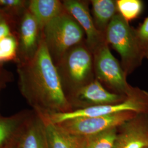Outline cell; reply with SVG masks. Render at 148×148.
<instances>
[{
  "instance_id": "6da1fadb",
  "label": "cell",
  "mask_w": 148,
  "mask_h": 148,
  "mask_svg": "<svg viewBox=\"0 0 148 148\" xmlns=\"http://www.w3.org/2000/svg\"><path fill=\"white\" fill-rule=\"evenodd\" d=\"M17 71L21 95L34 111L47 114L73 111L42 35L34 57L18 63Z\"/></svg>"
},
{
  "instance_id": "7a4b0ae2",
  "label": "cell",
  "mask_w": 148,
  "mask_h": 148,
  "mask_svg": "<svg viewBox=\"0 0 148 148\" xmlns=\"http://www.w3.org/2000/svg\"><path fill=\"white\" fill-rule=\"evenodd\" d=\"M56 66L67 99L95 79L93 53L86 40L70 48Z\"/></svg>"
},
{
  "instance_id": "3957f363",
  "label": "cell",
  "mask_w": 148,
  "mask_h": 148,
  "mask_svg": "<svg viewBox=\"0 0 148 148\" xmlns=\"http://www.w3.org/2000/svg\"><path fill=\"white\" fill-rule=\"evenodd\" d=\"M106 39L121 57V66L127 76L139 67L144 58V46L131 27L120 14H116L109 24Z\"/></svg>"
},
{
  "instance_id": "277c9868",
  "label": "cell",
  "mask_w": 148,
  "mask_h": 148,
  "mask_svg": "<svg viewBox=\"0 0 148 148\" xmlns=\"http://www.w3.org/2000/svg\"><path fill=\"white\" fill-rule=\"evenodd\" d=\"M42 35L55 65L70 48L86 40L83 29L65 8L44 27Z\"/></svg>"
},
{
  "instance_id": "5b68a950",
  "label": "cell",
  "mask_w": 148,
  "mask_h": 148,
  "mask_svg": "<svg viewBox=\"0 0 148 148\" xmlns=\"http://www.w3.org/2000/svg\"><path fill=\"white\" fill-rule=\"evenodd\" d=\"M93 56L95 79L111 92L126 96L132 94L136 87L128 83L127 75L107 42L95 49Z\"/></svg>"
},
{
  "instance_id": "8992f818",
  "label": "cell",
  "mask_w": 148,
  "mask_h": 148,
  "mask_svg": "<svg viewBox=\"0 0 148 148\" xmlns=\"http://www.w3.org/2000/svg\"><path fill=\"white\" fill-rule=\"evenodd\" d=\"M123 111H133L137 114L148 112V92L136 87L132 94L121 103L48 115L52 121L59 123L76 118L105 116Z\"/></svg>"
},
{
  "instance_id": "52a82bcc",
  "label": "cell",
  "mask_w": 148,
  "mask_h": 148,
  "mask_svg": "<svg viewBox=\"0 0 148 148\" xmlns=\"http://www.w3.org/2000/svg\"><path fill=\"white\" fill-rule=\"evenodd\" d=\"M136 114L133 111H123L105 116L76 118L57 124L73 136L86 138L117 128Z\"/></svg>"
},
{
  "instance_id": "ba28073f",
  "label": "cell",
  "mask_w": 148,
  "mask_h": 148,
  "mask_svg": "<svg viewBox=\"0 0 148 148\" xmlns=\"http://www.w3.org/2000/svg\"><path fill=\"white\" fill-rule=\"evenodd\" d=\"M127 97L111 92L95 79L69 96L68 100L73 110H75L97 106L116 104L125 101Z\"/></svg>"
},
{
  "instance_id": "9c48e42d",
  "label": "cell",
  "mask_w": 148,
  "mask_h": 148,
  "mask_svg": "<svg viewBox=\"0 0 148 148\" xmlns=\"http://www.w3.org/2000/svg\"><path fill=\"white\" fill-rule=\"evenodd\" d=\"M117 128L113 148H148V112L136 114Z\"/></svg>"
},
{
  "instance_id": "30bf717a",
  "label": "cell",
  "mask_w": 148,
  "mask_h": 148,
  "mask_svg": "<svg viewBox=\"0 0 148 148\" xmlns=\"http://www.w3.org/2000/svg\"><path fill=\"white\" fill-rule=\"evenodd\" d=\"M65 10L78 23L85 32L86 43L90 51L93 52L106 42V35L96 28L89 9L88 1L64 0Z\"/></svg>"
},
{
  "instance_id": "8fae6325",
  "label": "cell",
  "mask_w": 148,
  "mask_h": 148,
  "mask_svg": "<svg viewBox=\"0 0 148 148\" xmlns=\"http://www.w3.org/2000/svg\"><path fill=\"white\" fill-rule=\"evenodd\" d=\"M42 31L36 19L27 10L21 16L18 36V62L32 58L39 47Z\"/></svg>"
},
{
  "instance_id": "7c38bea8",
  "label": "cell",
  "mask_w": 148,
  "mask_h": 148,
  "mask_svg": "<svg viewBox=\"0 0 148 148\" xmlns=\"http://www.w3.org/2000/svg\"><path fill=\"white\" fill-rule=\"evenodd\" d=\"M18 148H50L42 117L32 110L16 144Z\"/></svg>"
},
{
  "instance_id": "4fadbf2b",
  "label": "cell",
  "mask_w": 148,
  "mask_h": 148,
  "mask_svg": "<svg viewBox=\"0 0 148 148\" xmlns=\"http://www.w3.org/2000/svg\"><path fill=\"white\" fill-rule=\"evenodd\" d=\"M32 112L24 110L10 116L0 115V148H11L16 145Z\"/></svg>"
},
{
  "instance_id": "5bb4252c",
  "label": "cell",
  "mask_w": 148,
  "mask_h": 148,
  "mask_svg": "<svg viewBox=\"0 0 148 148\" xmlns=\"http://www.w3.org/2000/svg\"><path fill=\"white\" fill-rule=\"evenodd\" d=\"M45 124L50 148H82L83 138L77 137L52 121L47 114L38 113Z\"/></svg>"
},
{
  "instance_id": "9a60e30c",
  "label": "cell",
  "mask_w": 148,
  "mask_h": 148,
  "mask_svg": "<svg viewBox=\"0 0 148 148\" xmlns=\"http://www.w3.org/2000/svg\"><path fill=\"white\" fill-rule=\"evenodd\" d=\"M64 10L63 2L59 0H31L27 5V10L36 19L41 31Z\"/></svg>"
},
{
  "instance_id": "2e32d148",
  "label": "cell",
  "mask_w": 148,
  "mask_h": 148,
  "mask_svg": "<svg viewBox=\"0 0 148 148\" xmlns=\"http://www.w3.org/2000/svg\"><path fill=\"white\" fill-rule=\"evenodd\" d=\"M92 18L97 30L104 35L112 19L118 13L116 1L92 0Z\"/></svg>"
},
{
  "instance_id": "e0dca14e",
  "label": "cell",
  "mask_w": 148,
  "mask_h": 148,
  "mask_svg": "<svg viewBox=\"0 0 148 148\" xmlns=\"http://www.w3.org/2000/svg\"><path fill=\"white\" fill-rule=\"evenodd\" d=\"M117 128L83 138L82 148H113L116 137Z\"/></svg>"
},
{
  "instance_id": "ac0fdd59",
  "label": "cell",
  "mask_w": 148,
  "mask_h": 148,
  "mask_svg": "<svg viewBox=\"0 0 148 148\" xmlns=\"http://www.w3.org/2000/svg\"><path fill=\"white\" fill-rule=\"evenodd\" d=\"M116 5L118 13L128 23L137 18L144 9L141 0H117Z\"/></svg>"
},
{
  "instance_id": "d6986e66",
  "label": "cell",
  "mask_w": 148,
  "mask_h": 148,
  "mask_svg": "<svg viewBox=\"0 0 148 148\" xmlns=\"http://www.w3.org/2000/svg\"><path fill=\"white\" fill-rule=\"evenodd\" d=\"M18 41L14 34L0 40V63L16 60L18 61Z\"/></svg>"
},
{
  "instance_id": "ffe728a7",
  "label": "cell",
  "mask_w": 148,
  "mask_h": 148,
  "mask_svg": "<svg viewBox=\"0 0 148 148\" xmlns=\"http://www.w3.org/2000/svg\"><path fill=\"white\" fill-rule=\"evenodd\" d=\"M28 3L23 0H0V10L14 19L13 16H22L27 11Z\"/></svg>"
},
{
  "instance_id": "44dd1931",
  "label": "cell",
  "mask_w": 148,
  "mask_h": 148,
  "mask_svg": "<svg viewBox=\"0 0 148 148\" xmlns=\"http://www.w3.org/2000/svg\"><path fill=\"white\" fill-rule=\"evenodd\" d=\"M138 36L144 46L148 41V16L137 29Z\"/></svg>"
},
{
  "instance_id": "7402d4cb",
  "label": "cell",
  "mask_w": 148,
  "mask_h": 148,
  "mask_svg": "<svg viewBox=\"0 0 148 148\" xmlns=\"http://www.w3.org/2000/svg\"><path fill=\"white\" fill-rule=\"evenodd\" d=\"M13 23H14L8 20L0 22V40L14 34L11 30V24Z\"/></svg>"
},
{
  "instance_id": "603a6c76",
  "label": "cell",
  "mask_w": 148,
  "mask_h": 148,
  "mask_svg": "<svg viewBox=\"0 0 148 148\" xmlns=\"http://www.w3.org/2000/svg\"><path fill=\"white\" fill-rule=\"evenodd\" d=\"M5 20H8L14 23V20L13 19H12L10 16L7 15L3 12L0 10V22Z\"/></svg>"
},
{
  "instance_id": "cb8c5ba5",
  "label": "cell",
  "mask_w": 148,
  "mask_h": 148,
  "mask_svg": "<svg viewBox=\"0 0 148 148\" xmlns=\"http://www.w3.org/2000/svg\"><path fill=\"white\" fill-rule=\"evenodd\" d=\"M144 58L148 59V41L144 45Z\"/></svg>"
},
{
  "instance_id": "d4e9b609",
  "label": "cell",
  "mask_w": 148,
  "mask_h": 148,
  "mask_svg": "<svg viewBox=\"0 0 148 148\" xmlns=\"http://www.w3.org/2000/svg\"><path fill=\"white\" fill-rule=\"evenodd\" d=\"M11 148H17V145H16H16H14V147H12Z\"/></svg>"
}]
</instances>
